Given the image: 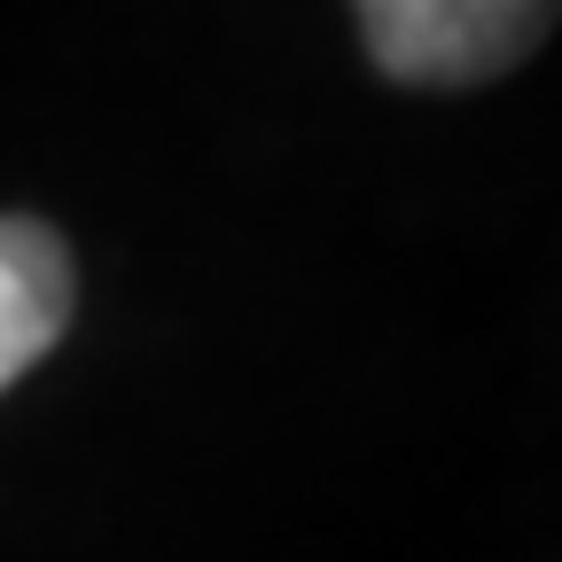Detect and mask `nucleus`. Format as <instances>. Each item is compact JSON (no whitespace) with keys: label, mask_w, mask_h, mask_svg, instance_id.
<instances>
[{"label":"nucleus","mask_w":562,"mask_h":562,"mask_svg":"<svg viewBox=\"0 0 562 562\" xmlns=\"http://www.w3.org/2000/svg\"><path fill=\"white\" fill-rule=\"evenodd\" d=\"M368 55L398 87H476L516 70L547 24L554 0H351Z\"/></svg>","instance_id":"1"},{"label":"nucleus","mask_w":562,"mask_h":562,"mask_svg":"<svg viewBox=\"0 0 562 562\" xmlns=\"http://www.w3.org/2000/svg\"><path fill=\"white\" fill-rule=\"evenodd\" d=\"M70 297H79V273L55 227L0 220V391L55 351V336L70 328Z\"/></svg>","instance_id":"2"}]
</instances>
